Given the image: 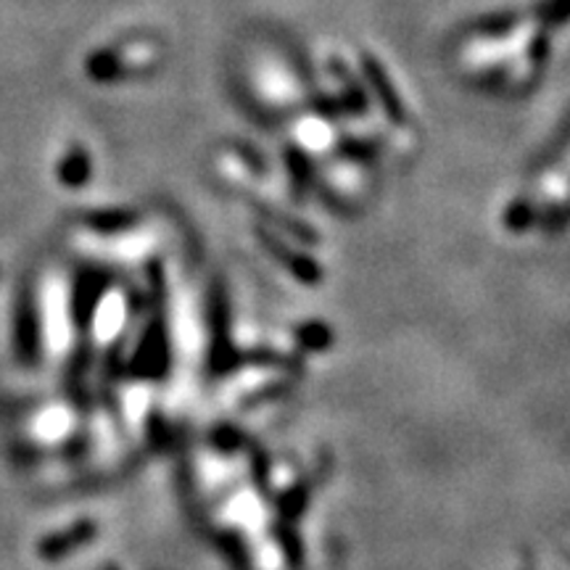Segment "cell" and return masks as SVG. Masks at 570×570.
Returning a JSON list of instances; mask_svg holds the SVG:
<instances>
[{
  "label": "cell",
  "instance_id": "6da1fadb",
  "mask_svg": "<svg viewBox=\"0 0 570 570\" xmlns=\"http://www.w3.org/2000/svg\"><path fill=\"white\" fill-rule=\"evenodd\" d=\"M92 533H96V529H92L90 523H80L67 533H56V537H48L46 541H40V558H48V560L61 558V554L75 550L77 544H82V541L92 539Z\"/></svg>",
  "mask_w": 570,
  "mask_h": 570
}]
</instances>
